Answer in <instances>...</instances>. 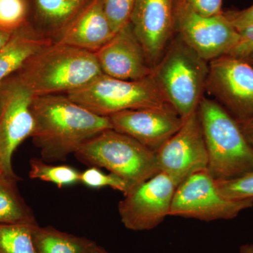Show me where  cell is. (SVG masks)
Masks as SVG:
<instances>
[{"label": "cell", "mask_w": 253, "mask_h": 253, "mask_svg": "<svg viewBox=\"0 0 253 253\" xmlns=\"http://www.w3.org/2000/svg\"><path fill=\"white\" fill-rule=\"evenodd\" d=\"M13 33L0 29V50L2 49L11 39Z\"/></svg>", "instance_id": "cell-31"}, {"label": "cell", "mask_w": 253, "mask_h": 253, "mask_svg": "<svg viewBox=\"0 0 253 253\" xmlns=\"http://www.w3.org/2000/svg\"><path fill=\"white\" fill-rule=\"evenodd\" d=\"M113 129L156 152L180 129L184 121L172 108L128 110L109 116Z\"/></svg>", "instance_id": "cell-14"}, {"label": "cell", "mask_w": 253, "mask_h": 253, "mask_svg": "<svg viewBox=\"0 0 253 253\" xmlns=\"http://www.w3.org/2000/svg\"><path fill=\"white\" fill-rule=\"evenodd\" d=\"M19 178L0 174V224L36 222L17 188Z\"/></svg>", "instance_id": "cell-20"}, {"label": "cell", "mask_w": 253, "mask_h": 253, "mask_svg": "<svg viewBox=\"0 0 253 253\" xmlns=\"http://www.w3.org/2000/svg\"><path fill=\"white\" fill-rule=\"evenodd\" d=\"M89 253H111L108 252L107 251H106L104 249H103L102 247H100V246H98L97 244L93 248L92 250L90 251Z\"/></svg>", "instance_id": "cell-33"}, {"label": "cell", "mask_w": 253, "mask_h": 253, "mask_svg": "<svg viewBox=\"0 0 253 253\" xmlns=\"http://www.w3.org/2000/svg\"><path fill=\"white\" fill-rule=\"evenodd\" d=\"M177 185L167 174L158 172L129 190L118 204L123 225L131 231H149L169 216Z\"/></svg>", "instance_id": "cell-10"}, {"label": "cell", "mask_w": 253, "mask_h": 253, "mask_svg": "<svg viewBox=\"0 0 253 253\" xmlns=\"http://www.w3.org/2000/svg\"><path fill=\"white\" fill-rule=\"evenodd\" d=\"M52 42L40 34L30 21L13 33L7 44L0 50V84L17 73L33 55Z\"/></svg>", "instance_id": "cell-18"}, {"label": "cell", "mask_w": 253, "mask_h": 253, "mask_svg": "<svg viewBox=\"0 0 253 253\" xmlns=\"http://www.w3.org/2000/svg\"><path fill=\"white\" fill-rule=\"evenodd\" d=\"M177 0H136L130 23L154 68L176 34Z\"/></svg>", "instance_id": "cell-13"}, {"label": "cell", "mask_w": 253, "mask_h": 253, "mask_svg": "<svg viewBox=\"0 0 253 253\" xmlns=\"http://www.w3.org/2000/svg\"><path fill=\"white\" fill-rule=\"evenodd\" d=\"M239 32V41L227 55L246 59L253 53V23Z\"/></svg>", "instance_id": "cell-27"}, {"label": "cell", "mask_w": 253, "mask_h": 253, "mask_svg": "<svg viewBox=\"0 0 253 253\" xmlns=\"http://www.w3.org/2000/svg\"><path fill=\"white\" fill-rule=\"evenodd\" d=\"M3 107H4V101H3L2 94H1V89H0V118L2 114Z\"/></svg>", "instance_id": "cell-34"}, {"label": "cell", "mask_w": 253, "mask_h": 253, "mask_svg": "<svg viewBox=\"0 0 253 253\" xmlns=\"http://www.w3.org/2000/svg\"><path fill=\"white\" fill-rule=\"evenodd\" d=\"M66 95L91 112L105 117L128 110L172 108L151 75L143 79L126 81L103 74Z\"/></svg>", "instance_id": "cell-6"}, {"label": "cell", "mask_w": 253, "mask_h": 253, "mask_svg": "<svg viewBox=\"0 0 253 253\" xmlns=\"http://www.w3.org/2000/svg\"><path fill=\"white\" fill-rule=\"evenodd\" d=\"M30 165L29 176L31 179L53 183L60 189L80 182L81 172L71 166L46 164L42 158H33Z\"/></svg>", "instance_id": "cell-22"}, {"label": "cell", "mask_w": 253, "mask_h": 253, "mask_svg": "<svg viewBox=\"0 0 253 253\" xmlns=\"http://www.w3.org/2000/svg\"><path fill=\"white\" fill-rule=\"evenodd\" d=\"M253 206V199L234 201L218 191L208 169L191 174L176 187L169 216L212 221L232 219Z\"/></svg>", "instance_id": "cell-7"}, {"label": "cell", "mask_w": 253, "mask_h": 253, "mask_svg": "<svg viewBox=\"0 0 253 253\" xmlns=\"http://www.w3.org/2000/svg\"><path fill=\"white\" fill-rule=\"evenodd\" d=\"M95 54L103 73L110 77L136 81L151 76L152 72L130 22L115 33Z\"/></svg>", "instance_id": "cell-15"}, {"label": "cell", "mask_w": 253, "mask_h": 253, "mask_svg": "<svg viewBox=\"0 0 253 253\" xmlns=\"http://www.w3.org/2000/svg\"><path fill=\"white\" fill-rule=\"evenodd\" d=\"M214 181L218 191L226 199L234 201L253 199V171L233 179Z\"/></svg>", "instance_id": "cell-24"}, {"label": "cell", "mask_w": 253, "mask_h": 253, "mask_svg": "<svg viewBox=\"0 0 253 253\" xmlns=\"http://www.w3.org/2000/svg\"><path fill=\"white\" fill-rule=\"evenodd\" d=\"M74 155L83 164L119 176L130 189L160 172L156 152L113 129L91 138Z\"/></svg>", "instance_id": "cell-5"}, {"label": "cell", "mask_w": 253, "mask_h": 253, "mask_svg": "<svg viewBox=\"0 0 253 253\" xmlns=\"http://www.w3.org/2000/svg\"><path fill=\"white\" fill-rule=\"evenodd\" d=\"M199 113L214 179H230L253 171V149L235 118L217 101L204 96Z\"/></svg>", "instance_id": "cell-3"}, {"label": "cell", "mask_w": 253, "mask_h": 253, "mask_svg": "<svg viewBox=\"0 0 253 253\" xmlns=\"http://www.w3.org/2000/svg\"><path fill=\"white\" fill-rule=\"evenodd\" d=\"M28 0H0V29L13 33L29 21Z\"/></svg>", "instance_id": "cell-23"}, {"label": "cell", "mask_w": 253, "mask_h": 253, "mask_svg": "<svg viewBox=\"0 0 253 253\" xmlns=\"http://www.w3.org/2000/svg\"><path fill=\"white\" fill-rule=\"evenodd\" d=\"M206 91L238 123L253 119V66L224 55L209 62Z\"/></svg>", "instance_id": "cell-8"}, {"label": "cell", "mask_w": 253, "mask_h": 253, "mask_svg": "<svg viewBox=\"0 0 253 253\" xmlns=\"http://www.w3.org/2000/svg\"><path fill=\"white\" fill-rule=\"evenodd\" d=\"M114 35L102 0H90L54 42L96 53Z\"/></svg>", "instance_id": "cell-16"}, {"label": "cell", "mask_w": 253, "mask_h": 253, "mask_svg": "<svg viewBox=\"0 0 253 253\" xmlns=\"http://www.w3.org/2000/svg\"><path fill=\"white\" fill-rule=\"evenodd\" d=\"M160 172L179 185L191 174L208 169V155L199 110L156 152Z\"/></svg>", "instance_id": "cell-12"}, {"label": "cell", "mask_w": 253, "mask_h": 253, "mask_svg": "<svg viewBox=\"0 0 253 253\" xmlns=\"http://www.w3.org/2000/svg\"><path fill=\"white\" fill-rule=\"evenodd\" d=\"M136 0H102L103 8L113 32L130 22Z\"/></svg>", "instance_id": "cell-26"}, {"label": "cell", "mask_w": 253, "mask_h": 253, "mask_svg": "<svg viewBox=\"0 0 253 253\" xmlns=\"http://www.w3.org/2000/svg\"><path fill=\"white\" fill-rule=\"evenodd\" d=\"M245 60H246V61H247L248 62L250 63V64L252 65L253 66V53L250 55L249 57L246 58V59Z\"/></svg>", "instance_id": "cell-35"}, {"label": "cell", "mask_w": 253, "mask_h": 253, "mask_svg": "<svg viewBox=\"0 0 253 253\" xmlns=\"http://www.w3.org/2000/svg\"><path fill=\"white\" fill-rule=\"evenodd\" d=\"M33 237L37 253H89L96 245L87 238L38 224L33 228Z\"/></svg>", "instance_id": "cell-19"}, {"label": "cell", "mask_w": 253, "mask_h": 253, "mask_svg": "<svg viewBox=\"0 0 253 253\" xmlns=\"http://www.w3.org/2000/svg\"><path fill=\"white\" fill-rule=\"evenodd\" d=\"M209 63L175 34L151 76L183 121L199 109L206 92Z\"/></svg>", "instance_id": "cell-4"}, {"label": "cell", "mask_w": 253, "mask_h": 253, "mask_svg": "<svg viewBox=\"0 0 253 253\" xmlns=\"http://www.w3.org/2000/svg\"><path fill=\"white\" fill-rule=\"evenodd\" d=\"M223 13L238 31L253 23V4L245 9L231 10Z\"/></svg>", "instance_id": "cell-29"}, {"label": "cell", "mask_w": 253, "mask_h": 253, "mask_svg": "<svg viewBox=\"0 0 253 253\" xmlns=\"http://www.w3.org/2000/svg\"><path fill=\"white\" fill-rule=\"evenodd\" d=\"M198 14L204 16H217L223 12V0H184Z\"/></svg>", "instance_id": "cell-28"}, {"label": "cell", "mask_w": 253, "mask_h": 253, "mask_svg": "<svg viewBox=\"0 0 253 253\" xmlns=\"http://www.w3.org/2000/svg\"><path fill=\"white\" fill-rule=\"evenodd\" d=\"M242 129L245 137L253 149V119L245 122L238 123Z\"/></svg>", "instance_id": "cell-30"}, {"label": "cell", "mask_w": 253, "mask_h": 253, "mask_svg": "<svg viewBox=\"0 0 253 253\" xmlns=\"http://www.w3.org/2000/svg\"><path fill=\"white\" fill-rule=\"evenodd\" d=\"M239 253H253V244H247L243 245L240 248Z\"/></svg>", "instance_id": "cell-32"}, {"label": "cell", "mask_w": 253, "mask_h": 253, "mask_svg": "<svg viewBox=\"0 0 253 253\" xmlns=\"http://www.w3.org/2000/svg\"><path fill=\"white\" fill-rule=\"evenodd\" d=\"M3 174L2 168L1 167V165H0V174Z\"/></svg>", "instance_id": "cell-36"}, {"label": "cell", "mask_w": 253, "mask_h": 253, "mask_svg": "<svg viewBox=\"0 0 253 253\" xmlns=\"http://www.w3.org/2000/svg\"><path fill=\"white\" fill-rule=\"evenodd\" d=\"M33 143L47 163L66 161L91 138L113 129L109 117L99 116L73 101L66 94L34 96Z\"/></svg>", "instance_id": "cell-1"}, {"label": "cell", "mask_w": 253, "mask_h": 253, "mask_svg": "<svg viewBox=\"0 0 253 253\" xmlns=\"http://www.w3.org/2000/svg\"><path fill=\"white\" fill-rule=\"evenodd\" d=\"M36 224H0V253H37L33 237Z\"/></svg>", "instance_id": "cell-21"}, {"label": "cell", "mask_w": 253, "mask_h": 253, "mask_svg": "<svg viewBox=\"0 0 253 253\" xmlns=\"http://www.w3.org/2000/svg\"><path fill=\"white\" fill-rule=\"evenodd\" d=\"M80 182L93 189L110 187L121 191L123 195H126L130 190L127 183L119 176L111 172L106 174L96 167H89L81 172Z\"/></svg>", "instance_id": "cell-25"}, {"label": "cell", "mask_w": 253, "mask_h": 253, "mask_svg": "<svg viewBox=\"0 0 253 253\" xmlns=\"http://www.w3.org/2000/svg\"><path fill=\"white\" fill-rule=\"evenodd\" d=\"M176 35L208 63L227 55L239 39L224 13L213 16L198 14L184 0L176 6Z\"/></svg>", "instance_id": "cell-9"}, {"label": "cell", "mask_w": 253, "mask_h": 253, "mask_svg": "<svg viewBox=\"0 0 253 253\" xmlns=\"http://www.w3.org/2000/svg\"><path fill=\"white\" fill-rule=\"evenodd\" d=\"M33 96L67 94L104 74L95 53L52 42L15 73Z\"/></svg>", "instance_id": "cell-2"}, {"label": "cell", "mask_w": 253, "mask_h": 253, "mask_svg": "<svg viewBox=\"0 0 253 253\" xmlns=\"http://www.w3.org/2000/svg\"><path fill=\"white\" fill-rule=\"evenodd\" d=\"M4 107L0 118V165L3 174L16 176L11 159L15 150L34 132V96L16 74L0 84Z\"/></svg>", "instance_id": "cell-11"}, {"label": "cell", "mask_w": 253, "mask_h": 253, "mask_svg": "<svg viewBox=\"0 0 253 253\" xmlns=\"http://www.w3.org/2000/svg\"><path fill=\"white\" fill-rule=\"evenodd\" d=\"M90 0H28L29 21L40 34L54 42Z\"/></svg>", "instance_id": "cell-17"}]
</instances>
